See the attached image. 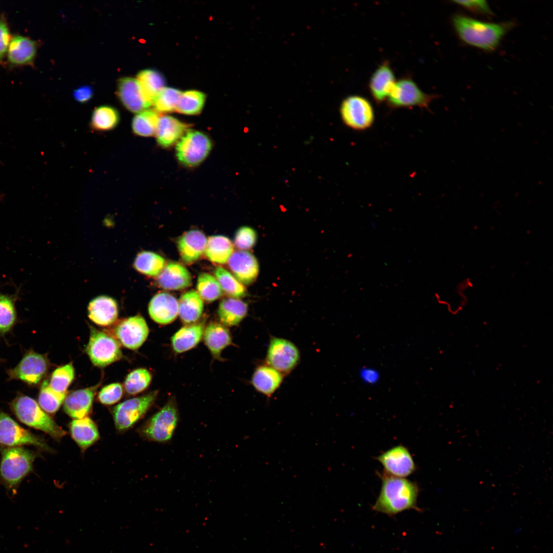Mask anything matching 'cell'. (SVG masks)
Wrapping results in <instances>:
<instances>
[{
	"mask_svg": "<svg viewBox=\"0 0 553 553\" xmlns=\"http://www.w3.org/2000/svg\"><path fill=\"white\" fill-rule=\"evenodd\" d=\"M117 92L122 104L132 112H141L152 105L143 94L137 79L132 77L120 78Z\"/></svg>",
	"mask_w": 553,
	"mask_h": 553,
	"instance_id": "obj_16",
	"label": "cell"
},
{
	"mask_svg": "<svg viewBox=\"0 0 553 553\" xmlns=\"http://www.w3.org/2000/svg\"><path fill=\"white\" fill-rule=\"evenodd\" d=\"M10 406L17 418L24 424L41 431L57 440L66 435V432L31 397L20 395L10 402Z\"/></svg>",
	"mask_w": 553,
	"mask_h": 553,
	"instance_id": "obj_4",
	"label": "cell"
},
{
	"mask_svg": "<svg viewBox=\"0 0 553 553\" xmlns=\"http://www.w3.org/2000/svg\"><path fill=\"white\" fill-rule=\"evenodd\" d=\"M182 92L174 88L164 87L155 96L153 104L160 112H169L176 110Z\"/></svg>",
	"mask_w": 553,
	"mask_h": 553,
	"instance_id": "obj_43",
	"label": "cell"
},
{
	"mask_svg": "<svg viewBox=\"0 0 553 553\" xmlns=\"http://www.w3.org/2000/svg\"><path fill=\"white\" fill-rule=\"evenodd\" d=\"M119 121V115L117 110L112 107L102 105L94 111L91 126L95 131H107L114 129Z\"/></svg>",
	"mask_w": 553,
	"mask_h": 553,
	"instance_id": "obj_35",
	"label": "cell"
},
{
	"mask_svg": "<svg viewBox=\"0 0 553 553\" xmlns=\"http://www.w3.org/2000/svg\"><path fill=\"white\" fill-rule=\"evenodd\" d=\"M340 114L345 124L358 131L371 127L375 119L371 103L365 97L358 95H350L343 100Z\"/></svg>",
	"mask_w": 553,
	"mask_h": 553,
	"instance_id": "obj_11",
	"label": "cell"
},
{
	"mask_svg": "<svg viewBox=\"0 0 553 553\" xmlns=\"http://www.w3.org/2000/svg\"><path fill=\"white\" fill-rule=\"evenodd\" d=\"M207 239L199 230H191L183 234L177 241L182 260L186 264L198 260L204 253Z\"/></svg>",
	"mask_w": 553,
	"mask_h": 553,
	"instance_id": "obj_20",
	"label": "cell"
},
{
	"mask_svg": "<svg viewBox=\"0 0 553 553\" xmlns=\"http://www.w3.org/2000/svg\"><path fill=\"white\" fill-rule=\"evenodd\" d=\"M228 264L236 279L242 284L249 285L258 276V262L256 257L248 251L238 250L233 252Z\"/></svg>",
	"mask_w": 553,
	"mask_h": 553,
	"instance_id": "obj_17",
	"label": "cell"
},
{
	"mask_svg": "<svg viewBox=\"0 0 553 553\" xmlns=\"http://www.w3.org/2000/svg\"><path fill=\"white\" fill-rule=\"evenodd\" d=\"M152 380L151 373L146 369L139 368L130 372L125 378L124 386L126 392L135 395L145 390Z\"/></svg>",
	"mask_w": 553,
	"mask_h": 553,
	"instance_id": "obj_41",
	"label": "cell"
},
{
	"mask_svg": "<svg viewBox=\"0 0 553 553\" xmlns=\"http://www.w3.org/2000/svg\"><path fill=\"white\" fill-rule=\"evenodd\" d=\"M49 367L44 355L30 351L27 352L17 365L9 370L10 379L20 380L30 385L38 384L45 375Z\"/></svg>",
	"mask_w": 553,
	"mask_h": 553,
	"instance_id": "obj_13",
	"label": "cell"
},
{
	"mask_svg": "<svg viewBox=\"0 0 553 553\" xmlns=\"http://www.w3.org/2000/svg\"><path fill=\"white\" fill-rule=\"evenodd\" d=\"M97 386L76 390L67 395L63 410L71 417L80 419L90 413Z\"/></svg>",
	"mask_w": 553,
	"mask_h": 553,
	"instance_id": "obj_23",
	"label": "cell"
},
{
	"mask_svg": "<svg viewBox=\"0 0 553 553\" xmlns=\"http://www.w3.org/2000/svg\"><path fill=\"white\" fill-rule=\"evenodd\" d=\"M197 288L201 298L208 302L218 299L222 294V288L216 278L207 273L200 274Z\"/></svg>",
	"mask_w": 553,
	"mask_h": 553,
	"instance_id": "obj_40",
	"label": "cell"
},
{
	"mask_svg": "<svg viewBox=\"0 0 553 553\" xmlns=\"http://www.w3.org/2000/svg\"><path fill=\"white\" fill-rule=\"evenodd\" d=\"M179 421L176 401H168L139 429L140 435L147 440L166 443L172 438Z\"/></svg>",
	"mask_w": 553,
	"mask_h": 553,
	"instance_id": "obj_5",
	"label": "cell"
},
{
	"mask_svg": "<svg viewBox=\"0 0 553 553\" xmlns=\"http://www.w3.org/2000/svg\"><path fill=\"white\" fill-rule=\"evenodd\" d=\"M16 321V311L12 300L0 294V333L5 334L10 330Z\"/></svg>",
	"mask_w": 553,
	"mask_h": 553,
	"instance_id": "obj_44",
	"label": "cell"
},
{
	"mask_svg": "<svg viewBox=\"0 0 553 553\" xmlns=\"http://www.w3.org/2000/svg\"><path fill=\"white\" fill-rule=\"evenodd\" d=\"M215 275L222 290L232 298H240L246 294L243 284L224 268L218 267L215 270Z\"/></svg>",
	"mask_w": 553,
	"mask_h": 553,
	"instance_id": "obj_39",
	"label": "cell"
},
{
	"mask_svg": "<svg viewBox=\"0 0 553 553\" xmlns=\"http://www.w3.org/2000/svg\"><path fill=\"white\" fill-rule=\"evenodd\" d=\"M157 283L165 289H183L191 285L192 276L182 265L172 262L165 265L157 276Z\"/></svg>",
	"mask_w": 553,
	"mask_h": 553,
	"instance_id": "obj_24",
	"label": "cell"
},
{
	"mask_svg": "<svg viewBox=\"0 0 553 553\" xmlns=\"http://www.w3.org/2000/svg\"><path fill=\"white\" fill-rule=\"evenodd\" d=\"M158 393V391H154L126 400L115 407L112 413L117 430H127L137 422L154 404Z\"/></svg>",
	"mask_w": 553,
	"mask_h": 553,
	"instance_id": "obj_9",
	"label": "cell"
},
{
	"mask_svg": "<svg viewBox=\"0 0 553 553\" xmlns=\"http://www.w3.org/2000/svg\"><path fill=\"white\" fill-rule=\"evenodd\" d=\"M69 429L71 437L83 451L99 438L97 425L88 417L73 420L69 424Z\"/></svg>",
	"mask_w": 553,
	"mask_h": 553,
	"instance_id": "obj_27",
	"label": "cell"
},
{
	"mask_svg": "<svg viewBox=\"0 0 553 553\" xmlns=\"http://www.w3.org/2000/svg\"><path fill=\"white\" fill-rule=\"evenodd\" d=\"M26 445H33L50 453L53 451L44 439L21 427L0 409V446L5 448Z\"/></svg>",
	"mask_w": 553,
	"mask_h": 553,
	"instance_id": "obj_6",
	"label": "cell"
},
{
	"mask_svg": "<svg viewBox=\"0 0 553 553\" xmlns=\"http://www.w3.org/2000/svg\"><path fill=\"white\" fill-rule=\"evenodd\" d=\"M247 311L248 306L245 302L229 297L224 299L220 302L218 315L222 325L233 326L238 325L243 320Z\"/></svg>",
	"mask_w": 553,
	"mask_h": 553,
	"instance_id": "obj_29",
	"label": "cell"
},
{
	"mask_svg": "<svg viewBox=\"0 0 553 553\" xmlns=\"http://www.w3.org/2000/svg\"><path fill=\"white\" fill-rule=\"evenodd\" d=\"M0 480L9 490L15 491L22 480L33 470L37 454L22 446L2 450Z\"/></svg>",
	"mask_w": 553,
	"mask_h": 553,
	"instance_id": "obj_3",
	"label": "cell"
},
{
	"mask_svg": "<svg viewBox=\"0 0 553 553\" xmlns=\"http://www.w3.org/2000/svg\"><path fill=\"white\" fill-rule=\"evenodd\" d=\"M74 378V369L72 363L56 368L52 373L49 384L56 392L63 393L67 390Z\"/></svg>",
	"mask_w": 553,
	"mask_h": 553,
	"instance_id": "obj_42",
	"label": "cell"
},
{
	"mask_svg": "<svg viewBox=\"0 0 553 553\" xmlns=\"http://www.w3.org/2000/svg\"><path fill=\"white\" fill-rule=\"evenodd\" d=\"M395 82L389 61H384L374 71L369 80V89L374 100L378 103L386 100Z\"/></svg>",
	"mask_w": 553,
	"mask_h": 553,
	"instance_id": "obj_19",
	"label": "cell"
},
{
	"mask_svg": "<svg viewBox=\"0 0 553 553\" xmlns=\"http://www.w3.org/2000/svg\"><path fill=\"white\" fill-rule=\"evenodd\" d=\"M88 310L89 318L101 326L113 324L117 320L118 315L116 301L106 295H100L93 299L88 305Z\"/></svg>",
	"mask_w": 553,
	"mask_h": 553,
	"instance_id": "obj_21",
	"label": "cell"
},
{
	"mask_svg": "<svg viewBox=\"0 0 553 553\" xmlns=\"http://www.w3.org/2000/svg\"><path fill=\"white\" fill-rule=\"evenodd\" d=\"M376 459L384 467L385 473L392 476L405 478L416 470L411 453L402 445L391 448L377 457Z\"/></svg>",
	"mask_w": 553,
	"mask_h": 553,
	"instance_id": "obj_15",
	"label": "cell"
},
{
	"mask_svg": "<svg viewBox=\"0 0 553 553\" xmlns=\"http://www.w3.org/2000/svg\"><path fill=\"white\" fill-rule=\"evenodd\" d=\"M165 261L160 255L151 251H142L136 256L134 266L141 273L150 276H158L165 266Z\"/></svg>",
	"mask_w": 553,
	"mask_h": 553,
	"instance_id": "obj_34",
	"label": "cell"
},
{
	"mask_svg": "<svg viewBox=\"0 0 553 553\" xmlns=\"http://www.w3.org/2000/svg\"><path fill=\"white\" fill-rule=\"evenodd\" d=\"M203 333L204 326L202 323L182 327L172 337L174 350L180 353L194 348L201 341Z\"/></svg>",
	"mask_w": 553,
	"mask_h": 553,
	"instance_id": "obj_30",
	"label": "cell"
},
{
	"mask_svg": "<svg viewBox=\"0 0 553 553\" xmlns=\"http://www.w3.org/2000/svg\"><path fill=\"white\" fill-rule=\"evenodd\" d=\"M205 101V95L196 90H189L182 93L175 111L185 115H197L202 110Z\"/></svg>",
	"mask_w": 553,
	"mask_h": 553,
	"instance_id": "obj_38",
	"label": "cell"
},
{
	"mask_svg": "<svg viewBox=\"0 0 553 553\" xmlns=\"http://www.w3.org/2000/svg\"><path fill=\"white\" fill-rule=\"evenodd\" d=\"M211 147V141L206 135L197 131H189L178 142L176 156L181 163L195 166L204 160Z\"/></svg>",
	"mask_w": 553,
	"mask_h": 553,
	"instance_id": "obj_10",
	"label": "cell"
},
{
	"mask_svg": "<svg viewBox=\"0 0 553 553\" xmlns=\"http://www.w3.org/2000/svg\"><path fill=\"white\" fill-rule=\"evenodd\" d=\"M204 340L214 357L219 358L222 350L231 344V337L225 326L211 322L204 330Z\"/></svg>",
	"mask_w": 553,
	"mask_h": 553,
	"instance_id": "obj_28",
	"label": "cell"
},
{
	"mask_svg": "<svg viewBox=\"0 0 553 553\" xmlns=\"http://www.w3.org/2000/svg\"><path fill=\"white\" fill-rule=\"evenodd\" d=\"M148 333L144 318L139 314L124 319L114 329V334L118 342L124 347L134 350L141 347Z\"/></svg>",
	"mask_w": 553,
	"mask_h": 553,
	"instance_id": "obj_14",
	"label": "cell"
},
{
	"mask_svg": "<svg viewBox=\"0 0 553 553\" xmlns=\"http://www.w3.org/2000/svg\"><path fill=\"white\" fill-rule=\"evenodd\" d=\"M453 2L475 13L482 15H492L493 13L485 1H454Z\"/></svg>",
	"mask_w": 553,
	"mask_h": 553,
	"instance_id": "obj_47",
	"label": "cell"
},
{
	"mask_svg": "<svg viewBox=\"0 0 553 553\" xmlns=\"http://www.w3.org/2000/svg\"><path fill=\"white\" fill-rule=\"evenodd\" d=\"M380 476L381 489L372 507L373 511L390 516L406 510L421 511L417 506L419 490L415 483L385 473L380 474Z\"/></svg>",
	"mask_w": 553,
	"mask_h": 553,
	"instance_id": "obj_1",
	"label": "cell"
},
{
	"mask_svg": "<svg viewBox=\"0 0 553 553\" xmlns=\"http://www.w3.org/2000/svg\"><path fill=\"white\" fill-rule=\"evenodd\" d=\"M148 310L150 317L155 322L161 325L168 324L173 322L178 315V301L169 293H159L150 301Z\"/></svg>",
	"mask_w": 553,
	"mask_h": 553,
	"instance_id": "obj_18",
	"label": "cell"
},
{
	"mask_svg": "<svg viewBox=\"0 0 553 553\" xmlns=\"http://www.w3.org/2000/svg\"><path fill=\"white\" fill-rule=\"evenodd\" d=\"M37 51L36 42L30 38L19 35L11 39L8 49V61L12 66L31 65Z\"/></svg>",
	"mask_w": 553,
	"mask_h": 553,
	"instance_id": "obj_22",
	"label": "cell"
},
{
	"mask_svg": "<svg viewBox=\"0 0 553 553\" xmlns=\"http://www.w3.org/2000/svg\"><path fill=\"white\" fill-rule=\"evenodd\" d=\"M203 306L198 292L190 290L183 293L178 301V314L184 323H194L201 317Z\"/></svg>",
	"mask_w": 553,
	"mask_h": 553,
	"instance_id": "obj_31",
	"label": "cell"
},
{
	"mask_svg": "<svg viewBox=\"0 0 553 553\" xmlns=\"http://www.w3.org/2000/svg\"><path fill=\"white\" fill-rule=\"evenodd\" d=\"M257 239V233L253 229L248 226H243L237 231L234 243L240 250H248L253 247Z\"/></svg>",
	"mask_w": 553,
	"mask_h": 553,
	"instance_id": "obj_45",
	"label": "cell"
},
{
	"mask_svg": "<svg viewBox=\"0 0 553 553\" xmlns=\"http://www.w3.org/2000/svg\"><path fill=\"white\" fill-rule=\"evenodd\" d=\"M300 359V351L293 343L283 338H271L266 354L267 365L286 375L296 367Z\"/></svg>",
	"mask_w": 553,
	"mask_h": 553,
	"instance_id": "obj_12",
	"label": "cell"
},
{
	"mask_svg": "<svg viewBox=\"0 0 553 553\" xmlns=\"http://www.w3.org/2000/svg\"><path fill=\"white\" fill-rule=\"evenodd\" d=\"M123 389L119 383L107 385L99 391L98 399L102 404L111 405L118 402L122 397Z\"/></svg>",
	"mask_w": 553,
	"mask_h": 553,
	"instance_id": "obj_46",
	"label": "cell"
},
{
	"mask_svg": "<svg viewBox=\"0 0 553 553\" xmlns=\"http://www.w3.org/2000/svg\"><path fill=\"white\" fill-rule=\"evenodd\" d=\"M9 29L3 17L0 18V62L3 61L11 41Z\"/></svg>",
	"mask_w": 553,
	"mask_h": 553,
	"instance_id": "obj_48",
	"label": "cell"
},
{
	"mask_svg": "<svg viewBox=\"0 0 553 553\" xmlns=\"http://www.w3.org/2000/svg\"><path fill=\"white\" fill-rule=\"evenodd\" d=\"M283 375L268 365L258 366L254 371L251 384L259 392L269 397L280 387Z\"/></svg>",
	"mask_w": 553,
	"mask_h": 553,
	"instance_id": "obj_26",
	"label": "cell"
},
{
	"mask_svg": "<svg viewBox=\"0 0 553 553\" xmlns=\"http://www.w3.org/2000/svg\"><path fill=\"white\" fill-rule=\"evenodd\" d=\"M188 125L171 116L159 117L156 136L158 143L168 147L180 139L187 131Z\"/></svg>",
	"mask_w": 553,
	"mask_h": 553,
	"instance_id": "obj_25",
	"label": "cell"
},
{
	"mask_svg": "<svg viewBox=\"0 0 553 553\" xmlns=\"http://www.w3.org/2000/svg\"><path fill=\"white\" fill-rule=\"evenodd\" d=\"M358 375L360 380L369 386L376 385L381 378L379 371L375 368L364 366L359 370Z\"/></svg>",
	"mask_w": 553,
	"mask_h": 553,
	"instance_id": "obj_49",
	"label": "cell"
},
{
	"mask_svg": "<svg viewBox=\"0 0 553 553\" xmlns=\"http://www.w3.org/2000/svg\"><path fill=\"white\" fill-rule=\"evenodd\" d=\"M436 97L435 95L424 93L412 78L406 76L396 81L386 100L392 109L427 108Z\"/></svg>",
	"mask_w": 553,
	"mask_h": 553,
	"instance_id": "obj_7",
	"label": "cell"
},
{
	"mask_svg": "<svg viewBox=\"0 0 553 553\" xmlns=\"http://www.w3.org/2000/svg\"><path fill=\"white\" fill-rule=\"evenodd\" d=\"M90 329L86 351L94 365L104 367L122 357L120 345L116 338L92 326Z\"/></svg>",
	"mask_w": 553,
	"mask_h": 553,
	"instance_id": "obj_8",
	"label": "cell"
},
{
	"mask_svg": "<svg viewBox=\"0 0 553 553\" xmlns=\"http://www.w3.org/2000/svg\"><path fill=\"white\" fill-rule=\"evenodd\" d=\"M67 392L60 393L51 388L49 381L44 380L40 387L38 403L41 408L48 413L54 414L64 401Z\"/></svg>",
	"mask_w": 553,
	"mask_h": 553,
	"instance_id": "obj_37",
	"label": "cell"
},
{
	"mask_svg": "<svg viewBox=\"0 0 553 553\" xmlns=\"http://www.w3.org/2000/svg\"><path fill=\"white\" fill-rule=\"evenodd\" d=\"M93 95V89L89 86L80 87L76 89L73 92V96L75 99L81 103L88 101L92 98Z\"/></svg>",
	"mask_w": 553,
	"mask_h": 553,
	"instance_id": "obj_50",
	"label": "cell"
},
{
	"mask_svg": "<svg viewBox=\"0 0 553 553\" xmlns=\"http://www.w3.org/2000/svg\"><path fill=\"white\" fill-rule=\"evenodd\" d=\"M233 250L232 243L228 238L216 235L207 239L205 252L212 262L223 264L228 262Z\"/></svg>",
	"mask_w": 553,
	"mask_h": 553,
	"instance_id": "obj_32",
	"label": "cell"
},
{
	"mask_svg": "<svg viewBox=\"0 0 553 553\" xmlns=\"http://www.w3.org/2000/svg\"><path fill=\"white\" fill-rule=\"evenodd\" d=\"M452 24L456 34L462 41L487 51L495 50L513 25L512 23L481 22L460 14L453 17Z\"/></svg>",
	"mask_w": 553,
	"mask_h": 553,
	"instance_id": "obj_2",
	"label": "cell"
},
{
	"mask_svg": "<svg viewBox=\"0 0 553 553\" xmlns=\"http://www.w3.org/2000/svg\"><path fill=\"white\" fill-rule=\"evenodd\" d=\"M159 117L156 111L144 110L133 118L132 128L135 134L150 137L156 133Z\"/></svg>",
	"mask_w": 553,
	"mask_h": 553,
	"instance_id": "obj_36",
	"label": "cell"
},
{
	"mask_svg": "<svg viewBox=\"0 0 553 553\" xmlns=\"http://www.w3.org/2000/svg\"><path fill=\"white\" fill-rule=\"evenodd\" d=\"M143 94L153 104V101L159 92L164 88L165 80L159 72L154 70L140 71L137 76Z\"/></svg>",
	"mask_w": 553,
	"mask_h": 553,
	"instance_id": "obj_33",
	"label": "cell"
}]
</instances>
